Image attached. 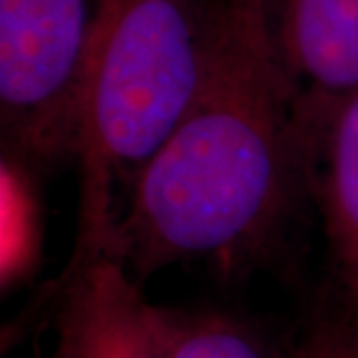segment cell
<instances>
[{
    "label": "cell",
    "instance_id": "cell-1",
    "mask_svg": "<svg viewBox=\"0 0 358 358\" xmlns=\"http://www.w3.org/2000/svg\"><path fill=\"white\" fill-rule=\"evenodd\" d=\"M314 154L317 124L277 59L266 0H219L203 87L128 184L105 247L138 282L254 259L284 233Z\"/></svg>",
    "mask_w": 358,
    "mask_h": 358
},
{
    "label": "cell",
    "instance_id": "cell-2",
    "mask_svg": "<svg viewBox=\"0 0 358 358\" xmlns=\"http://www.w3.org/2000/svg\"><path fill=\"white\" fill-rule=\"evenodd\" d=\"M219 0H100L80 75L77 242L107 245L124 193L196 100Z\"/></svg>",
    "mask_w": 358,
    "mask_h": 358
},
{
    "label": "cell",
    "instance_id": "cell-3",
    "mask_svg": "<svg viewBox=\"0 0 358 358\" xmlns=\"http://www.w3.org/2000/svg\"><path fill=\"white\" fill-rule=\"evenodd\" d=\"M100 0H0L5 156L49 168L77 156V100Z\"/></svg>",
    "mask_w": 358,
    "mask_h": 358
},
{
    "label": "cell",
    "instance_id": "cell-4",
    "mask_svg": "<svg viewBox=\"0 0 358 358\" xmlns=\"http://www.w3.org/2000/svg\"><path fill=\"white\" fill-rule=\"evenodd\" d=\"M103 245H75L52 314L49 358H168L163 310Z\"/></svg>",
    "mask_w": 358,
    "mask_h": 358
},
{
    "label": "cell",
    "instance_id": "cell-5",
    "mask_svg": "<svg viewBox=\"0 0 358 358\" xmlns=\"http://www.w3.org/2000/svg\"><path fill=\"white\" fill-rule=\"evenodd\" d=\"M277 59L312 119L358 93V0H266Z\"/></svg>",
    "mask_w": 358,
    "mask_h": 358
},
{
    "label": "cell",
    "instance_id": "cell-6",
    "mask_svg": "<svg viewBox=\"0 0 358 358\" xmlns=\"http://www.w3.org/2000/svg\"><path fill=\"white\" fill-rule=\"evenodd\" d=\"M314 179L335 282L358 319V93L317 119Z\"/></svg>",
    "mask_w": 358,
    "mask_h": 358
},
{
    "label": "cell",
    "instance_id": "cell-7",
    "mask_svg": "<svg viewBox=\"0 0 358 358\" xmlns=\"http://www.w3.org/2000/svg\"><path fill=\"white\" fill-rule=\"evenodd\" d=\"M161 310L168 358H284L247 321L231 314L217 310Z\"/></svg>",
    "mask_w": 358,
    "mask_h": 358
},
{
    "label": "cell",
    "instance_id": "cell-8",
    "mask_svg": "<svg viewBox=\"0 0 358 358\" xmlns=\"http://www.w3.org/2000/svg\"><path fill=\"white\" fill-rule=\"evenodd\" d=\"M291 358H358V319L342 310L314 321Z\"/></svg>",
    "mask_w": 358,
    "mask_h": 358
}]
</instances>
